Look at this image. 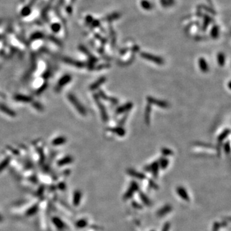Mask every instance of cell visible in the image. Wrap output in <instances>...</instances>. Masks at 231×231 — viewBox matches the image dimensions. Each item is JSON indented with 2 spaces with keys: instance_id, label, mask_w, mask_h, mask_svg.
I'll return each instance as SVG.
<instances>
[{
  "instance_id": "1",
  "label": "cell",
  "mask_w": 231,
  "mask_h": 231,
  "mask_svg": "<svg viewBox=\"0 0 231 231\" xmlns=\"http://www.w3.org/2000/svg\"><path fill=\"white\" fill-rule=\"evenodd\" d=\"M140 56L141 57V58L152 62L157 65H163L164 63V59L162 57L151 54V53H148L147 52H141L140 53Z\"/></svg>"
},
{
  "instance_id": "2",
  "label": "cell",
  "mask_w": 231,
  "mask_h": 231,
  "mask_svg": "<svg viewBox=\"0 0 231 231\" xmlns=\"http://www.w3.org/2000/svg\"><path fill=\"white\" fill-rule=\"evenodd\" d=\"M68 99L81 115L83 116L86 115V110L85 109L83 105H81L80 102L76 98V97L74 95H73V94H69Z\"/></svg>"
},
{
  "instance_id": "3",
  "label": "cell",
  "mask_w": 231,
  "mask_h": 231,
  "mask_svg": "<svg viewBox=\"0 0 231 231\" xmlns=\"http://www.w3.org/2000/svg\"><path fill=\"white\" fill-rule=\"evenodd\" d=\"M147 100L148 103H150V105H155L157 107H161L163 109H166L170 106L169 103L166 102V101L156 99L151 96H147Z\"/></svg>"
},
{
  "instance_id": "4",
  "label": "cell",
  "mask_w": 231,
  "mask_h": 231,
  "mask_svg": "<svg viewBox=\"0 0 231 231\" xmlns=\"http://www.w3.org/2000/svg\"><path fill=\"white\" fill-rule=\"evenodd\" d=\"M94 100H95L97 105L99 107L100 112L101 114V116H102V120L103 121H105V122L109 120V116H108V114H107L105 107L104 106L103 104L102 103V102H100L99 97L97 95H94Z\"/></svg>"
},
{
  "instance_id": "5",
  "label": "cell",
  "mask_w": 231,
  "mask_h": 231,
  "mask_svg": "<svg viewBox=\"0 0 231 231\" xmlns=\"http://www.w3.org/2000/svg\"><path fill=\"white\" fill-rule=\"evenodd\" d=\"M139 189H140V186H139L137 182L132 181L131 183V185H130V187L128 188V190L126 191L124 195L125 200L131 198L133 197V195H134L135 193L139 190Z\"/></svg>"
},
{
  "instance_id": "6",
  "label": "cell",
  "mask_w": 231,
  "mask_h": 231,
  "mask_svg": "<svg viewBox=\"0 0 231 231\" xmlns=\"http://www.w3.org/2000/svg\"><path fill=\"white\" fill-rule=\"evenodd\" d=\"M133 106H134V104H133L132 102L126 103L125 104H124V105H122L121 106L118 107V108L116 109V114H124L125 112H127L132 109Z\"/></svg>"
},
{
  "instance_id": "7",
  "label": "cell",
  "mask_w": 231,
  "mask_h": 231,
  "mask_svg": "<svg viewBox=\"0 0 231 231\" xmlns=\"http://www.w3.org/2000/svg\"><path fill=\"white\" fill-rule=\"evenodd\" d=\"M127 173L130 176L134 177V178L140 179V180H144L147 178L146 175H145L144 173L137 172L136 170H133V169H128Z\"/></svg>"
},
{
  "instance_id": "8",
  "label": "cell",
  "mask_w": 231,
  "mask_h": 231,
  "mask_svg": "<svg viewBox=\"0 0 231 231\" xmlns=\"http://www.w3.org/2000/svg\"><path fill=\"white\" fill-rule=\"evenodd\" d=\"M177 193L179 195V197L182 198L185 201H189V197L186 189L182 187V186H179L177 188Z\"/></svg>"
},
{
  "instance_id": "9",
  "label": "cell",
  "mask_w": 231,
  "mask_h": 231,
  "mask_svg": "<svg viewBox=\"0 0 231 231\" xmlns=\"http://www.w3.org/2000/svg\"><path fill=\"white\" fill-rule=\"evenodd\" d=\"M99 95L103 100H105V101H109V102H110L112 104H113V105H117V104H118L119 102V100L117 98H116L108 96L102 91H99Z\"/></svg>"
},
{
  "instance_id": "10",
  "label": "cell",
  "mask_w": 231,
  "mask_h": 231,
  "mask_svg": "<svg viewBox=\"0 0 231 231\" xmlns=\"http://www.w3.org/2000/svg\"><path fill=\"white\" fill-rule=\"evenodd\" d=\"M107 130H108L109 131L114 133V134H115L119 136H121V137L125 136L126 134L125 130L124 128H123L121 126H115V127H109L107 128Z\"/></svg>"
},
{
  "instance_id": "11",
  "label": "cell",
  "mask_w": 231,
  "mask_h": 231,
  "mask_svg": "<svg viewBox=\"0 0 231 231\" xmlns=\"http://www.w3.org/2000/svg\"><path fill=\"white\" fill-rule=\"evenodd\" d=\"M198 66L200 70L203 73L208 72L209 68L207 62V61L204 58L201 57L198 59Z\"/></svg>"
},
{
  "instance_id": "12",
  "label": "cell",
  "mask_w": 231,
  "mask_h": 231,
  "mask_svg": "<svg viewBox=\"0 0 231 231\" xmlns=\"http://www.w3.org/2000/svg\"><path fill=\"white\" fill-rule=\"evenodd\" d=\"M150 172L152 173V175L154 177H157L158 174H159V164L158 161H154V163H151V165L150 166Z\"/></svg>"
},
{
  "instance_id": "13",
  "label": "cell",
  "mask_w": 231,
  "mask_h": 231,
  "mask_svg": "<svg viewBox=\"0 0 231 231\" xmlns=\"http://www.w3.org/2000/svg\"><path fill=\"white\" fill-rule=\"evenodd\" d=\"M106 81V77H101L98 80H97L94 83L92 84L90 86V89L92 91H94L98 88L100 85H102L104 84Z\"/></svg>"
},
{
  "instance_id": "14",
  "label": "cell",
  "mask_w": 231,
  "mask_h": 231,
  "mask_svg": "<svg viewBox=\"0 0 231 231\" xmlns=\"http://www.w3.org/2000/svg\"><path fill=\"white\" fill-rule=\"evenodd\" d=\"M172 207L170 205H165V206H164L163 207L161 208L160 210L157 211V216L163 217L164 216V215H166L167 213H169L170 212L172 211Z\"/></svg>"
},
{
  "instance_id": "15",
  "label": "cell",
  "mask_w": 231,
  "mask_h": 231,
  "mask_svg": "<svg viewBox=\"0 0 231 231\" xmlns=\"http://www.w3.org/2000/svg\"><path fill=\"white\" fill-rule=\"evenodd\" d=\"M151 112V106L150 103H148L145 109L144 114V121L147 125H150V116Z\"/></svg>"
},
{
  "instance_id": "16",
  "label": "cell",
  "mask_w": 231,
  "mask_h": 231,
  "mask_svg": "<svg viewBox=\"0 0 231 231\" xmlns=\"http://www.w3.org/2000/svg\"><path fill=\"white\" fill-rule=\"evenodd\" d=\"M140 197L142 202L146 205V206H151V202L150 200V198L148 197V196L143 192H140Z\"/></svg>"
},
{
  "instance_id": "17",
  "label": "cell",
  "mask_w": 231,
  "mask_h": 231,
  "mask_svg": "<svg viewBox=\"0 0 231 231\" xmlns=\"http://www.w3.org/2000/svg\"><path fill=\"white\" fill-rule=\"evenodd\" d=\"M230 129L229 128H226L225 130H224V131L221 133V134L218 135V141L220 143H221L222 142L225 140V139L228 137V136L230 134Z\"/></svg>"
},
{
  "instance_id": "18",
  "label": "cell",
  "mask_w": 231,
  "mask_h": 231,
  "mask_svg": "<svg viewBox=\"0 0 231 231\" xmlns=\"http://www.w3.org/2000/svg\"><path fill=\"white\" fill-rule=\"evenodd\" d=\"M141 7L146 10H150L154 8V5L148 0H142L140 2Z\"/></svg>"
},
{
  "instance_id": "19",
  "label": "cell",
  "mask_w": 231,
  "mask_h": 231,
  "mask_svg": "<svg viewBox=\"0 0 231 231\" xmlns=\"http://www.w3.org/2000/svg\"><path fill=\"white\" fill-rule=\"evenodd\" d=\"M210 34L213 39H218L220 35V28L218 27V25H214V26L213 27V28H211Z\"/></svg>"
},
{
  "instance_id": "20",
  "label": "cell",
  "mask_w": 231,
  "mask_h": 231,
  "mask_svg": "<svg viewBox=\"0 0 231 231\" xmlns=\"http://www.w3.org/2000/svg\"><path fill=\"white\" fill-rule=\"evenodd\" d=\"M71 77L69 75H65L64 77H63L61 80L59 82L58 84V88H62V87L64 86V85L68 84L69 82L71 80Z\"/></svg>"
},
{
  "instance_id": "21",
  "label": "cell",
  "mask_w": 231,
  "mask_h": 231,
  "mask_svg": "<svg viewBox=\"0 0 231 231\" xmlns=\"http://www.w3.org/2000/svg\"><path fill=\"white\" fill-rule=\"evenodd\" d=\"M204 20L203 26H202V29H203V30H205L207 29L208 25L213 22V20L210 16H209V15H204Z\"/></svg>"
},
{
  "instance_id": "22",
  "label": "cell",
  "mask_w": 231,
  "mask_h": 231,
  "mask_svg": "<svg viewBox=\"0 0 231 231\" xmlns=\"http://www.w3.org/2000/svg\"><path fill=\"white\" fill-rule=\"evenodd\" d=\"M159 167L163 170H165L169 164V160L166 157H162L159 162Z\"/></svg>"
},
{
  "instance_id": "23",
  "label": "cell",
  "mask_w": 231,
  "mask_h": 231,
  "mask_svg": "<svg viewBox=\"0 0 231 231\" xmlns=\"http://www.w3.org/2000/svg\"><path fill=\"white\" fill-rule=\"evenodd\" d=\"M217 61L219 66H223L225 63V57L223 53H219L217 55Z\"/></svg>"
},
{
  "instance_id": "24",
  "label": "cell",
  "mask_w": 231,
  "mask_h": 231,
  "mask_svg": "<svg viewBox=\"0 0 231 231\" xmlns=\"http://www.w3.org/2000/svg\"><path fill=\"white\" fill-rule=\"evenodd\" d=\"M161 153H162L163 156L165 157L171 156L173 155V151L171 149H169V148H163L162 149H161Z\"/></svg>"
},
{
  "instance_id": "25",
  "label": "cell",
  "mask_w": 231,
  "mask_h": 231,
  "mask_svg": "<svg viewBox=\"0 0 231 231\" xmlns=\"http://www.w3.org/2000/svg\"><path fill=\"white\" fill-rule=\"evenodd\" d=\"M195 145L197 147H204V148H214L215 147L213 145L208 144V143H202V142H197V143H195Z\"/></svg>"
},
{
  "instance_id": "26",
  "label": "cell",
  "mask_w": 231,
  "mask_h": 231,
  "mask_svg": "<svg viewBox=\"0 0 231 231\" xmlns=\"http://www.w3.org/2000/svg\"><path fill=\"white\" fill-rule=\"evenodd\" d=\"M65 142H66V139L64 137H58V138L55 139V140H53L52 143L53 145H55L56 146V145L62 144L63 143H64Z\"/></svg>"
},
{
  "instance_id": "27",
  "label": "cell",
  "mask_w": 231,
  "mask_h": 231,
  "mask_svg": "<svg viewBox=\"0 0 231 231\" xmlns=\"http://www.w3.org/2000/svg\"><path fill=\"white\" fill-rule=\"evenodd\" d=\"M0 109H1L3 112H5L6 114H8V115H10V116H14V112H12L11 110L8 109V107H5L4 105H0Z\"/></svg>"
},
{
  "instance_id": "28",
  "label": "cell",
  "mask_w": 231,
  "mask_h": 231,
  "mask_svg": "<svg viewBox=\"0 0 231 231\" xmlns=\"http://www.w3.org/2000/svg\"><path fill=\"white\" fill-rule=\"evenodd\" d=\"M15 98L20 102H30L31 99L29 97L23 96V95H17L15 97Z\"/></svg>"
},
{
  "instance_id": "29",
  "label": "cell",
  "mask_w": 231,
  "mask_h": 231,
  "mask_svg": "<svg viewBox=\"0 0 231 231\" xmlns=\"http://www.w3.org/2000/svg\"><path fill=\"white\" fill-rule=\"evenodd\" d=\"M119 17H120V14L119 13H118V12H114V13H113L111 15H110L109 17H107V20L109 19V20L110 21H112V20L114 21L115 20H117V19L119 18Z\"/></svg>"
},
{
  "instance_id": "30",
  "label": "cell",
  "mask_w": 231,
  "mask_h": 231,
  "mask_svg": "<svg viewBox=\"0 0 231 231\" xmlns=\"http://www.w3.org/2000/svg\"><path fill=\"white\" fill-rule=\"evenodd\" d=\"M223 150L227 154H229L230 151V141H227L223 145Z\"/></svg>"
},
{
  "instance_id": "31",
  "label": "cell",
  "mask_w": 231,
  "mask_h": 231,
  "mask_svg": "<svg viewBox=\"0 0 231 231\" xmlns=\"http://www.w3.org/2000/svg\"><path fill=\"white\" fill-rule=\"evenodd\" d=\"M127 117H128V115L127 114H125L124 116L123 117V118L119 120V126H123V125L125 124V121H126V119H127Z\"/></svg>"
},
{
  "instance_id": "32",
  "label": "cell",
  "mask_w": 231,
  "mask_h": 231,
  "mask_svg": "<svg viewBox=\"0 0 231 231\" xmlns=\"http://www.w3.org/2000/svg\"><path fill=\"white\" fill-rule=\"evenodd\" d=\"M160 1H161V4L162 5L163 7L166 8L167 7H170L167 0H160Z\"/></svg>"
},
{
  "instance_id": "33",
  "label": "cell",
  "mask_w": 231,
  "mask_h": 231,
  "mask_svg": "<svg viewBox=\"0 0 231 231\" xmlns=\"http://www.w3.org/2000/svg\"><path fill=\"white\" fill-rule=\"evenodd\" d=\"M170 229V224L169 223H166L164 225L162 231H169Z\"/></svg>"
},
{
  "instance_id": "34",
  "label": "cell",
  "mask_w": 231,
  "mask_h": 231,
  "mask_svg": "<svg viewBox=\"0 0 231 231\" xmlns=\"http://www.w3.org/2000/svg\"><path fill=\"white\" fill-rule=\"evenodd\" d=\"M150 186L154 189H158V186L157 184L153 180H151V179L150 180Z\"/></svg>"
},
{
  "instance_id": "35",
  "label": "cell",
  "mask_w": 231,
  "mask_h": 231,
  "mask_svg": "<svg viewBox=\"0 0 231 231\" xmlns=\"http://www.w3.org/2000/svg\"><path fill=\"white\" fill-rule=\"evenodd\" d=\"M110 65L109 64H102L99 66L98 67V69H105V68H110Z\"/></svg>"
},
{
  "instance_id": "36",
  "label": "cell",
  "mask_w": 231,
  "mask_h": 231,
  "mask_svg": "<svg viewBox=\"0 0 231 231\" xmlns=\"http://www.w3.org/2000/svg\"><path fill=\"white\" fill-rule=\"evenodd\" d=\"M220 227V224L218 223V222L214 223V226H213V231H218Z\"/></svg>"
},
{
  "instance_id": "37",
  "label": "cell",
  "mask_w": 231,
  "mask_h": 231,
  "mask_svg": "<svg viewBox=\"0 0 231 231\" xmlns=\"http://www.w3.org/2000/svg\"><path fill=\"white\" fill-rule=\"evenodd\" d=\"M203 7L205 10H207V11H208L209 12H210V13L213 14H215V12H214L212 8H209V7H205V6H203V7Z\"/></svg>"
},
{
  "instance_id": "38",
  "label": "cell",
  "mask_w": 231,
  "mask_h": 231,
  "mask_svg": "<svg viewBox=\"0 0 231 231\" xmlns=\"http://www.w3.org/2000/svg\"><path fill=\"white\" fill-rule=\"evenodd\" d=\"M132 206L134 207V208H136V209H141L142 208V207L141 206V205H140L138 203H137V202H132Z\"/></svg>"
},
{
  "instance_id": "39",
  "label": "cell",
  "mask_w": 231,
  "mask_h": 231,
  "mask_svg": "<svg viewBox=\"0 0 231 231\" xmlns=\"http://www.w3.org/2000/svg\"><path fill=\"white\" fill-rule=\"evenodd\" d=\"M129 50V48H123V49H122V50H120V54L121 55H125V53L127 52Z\"/></svg>"
},
{
  "instance_id": "40",
  "label": "cell",
  "mask_w": 231,
  "mask_h": 231,
  "mask_svg": "<svg viewBox=\"0 0 231 231\" xmlns=\"http://www.w3.org/2000/svg\"><path fill=\"white\" fill-rule=\"evenodd\" d=\"M167 1H168V3H169L170 6H173L175 3V0H167Z\"/></svg>"
},
{
  "instance_id": "41",
  "label": "cell",
  "mask_w": 231,
  "mask_h": 231,
  "mask_svg": "<svg viewBox=\"0 0 231 231\" xmlns=\"http://www.w3.org/2000/svg\"><path fill=\"white\" fill-rule=\"evenodd\" d=\"M229 88L230 89V82H229Z\"/></svg>"
},
{
  "instance_id": "42",
  "label": "cell",
  "mask_w": 231,
  "mask_h": 231,
  "mask_svg": "<svg viewBox=\"0 0 231 231\" xmlns=\"http://www.w3.org/2000/svg\"><path fill=\"white\" fill-rule=\"evenodd\" d=\"M151 231H154V230H151Z\"/></svg>"
}]
</instances>
